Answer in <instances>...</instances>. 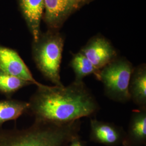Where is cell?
<instances>
[{"mask_svg": "<svg viewBox=\"0 0 146 146\" xmlns=\"http://www.w3.org/2000/svg\"><path fill=\"white\" fill-rule=\"evenodd\" d=\"M80 52L99 70L117 58L114 48L108 40L101 37L91 40Z\"/></svg>", "mask_w": 146, "mask_h": 146, "instance_id": "obj_6", "label": "cell"}, {"mask_svg": "<svg viewBox=\"0 0 146 146\" xmlns=\"http://www.w3.org/2000/svg\"><path fill=\"white\" fill-rule=\"evenodd\" d=\"M80 5L76 0H44L46 21L50 26L57 27Z\"/></svg>", "mask_w": 146, "mask_h": 146, "instance_id": "obj_9", "label": "cell"}, {"mask_svg": "<svg viewBox=\"0 0 146 146\" xmlns=\"http://www.w3.org/2000/svg\"><path fill=\"white\" fill-rule=\"evenodd\" d=\"M130 100L139 108L146 109V67L142 64L134 68L128 86Z\"/></svg>", "mask_w": 146, "mask_h": 146, "instance_id": "obj_10", "label": "cell"}, {"mask_svg": "<svg viewBox=\"0 0 146 146\" xmlns=\"http://www.w3.org/2000/svg\"><path fill=\"white\" fill-rule=\"evenodd\" d=\"M0 71L7 74L25 80L35 84L43 86L33 77L32 73L15 50L0 46Z\"/></svg>", "mask_w": 146, "mask_h": 146, "instance_id": "obj_5", "label": "cell"}, {"mask_svg": "<svg viewBox=\"0 0 146 146\" xmlns=\"http://www.w3.org/2000/svg\"><path fill=\"white\" fill-rule=\"evenodd\" d=\"M146 141V109L133 111L127 133L123 142L124 146H141Z\"/></svg>", "mask_w": 146, "mask_h": 146, "instance_id": "obj_8", "label": "cell"}, {"mask_svg": "<svg viewBox=\"0 0 146 146\" xmlns=\"http://www.w3.org/2000/svg\"><path fill=\"white\" fill-rule=\"evenodd\" d=\"M31 84L29 81L0 71V93L6 96H11L20 89Z\"/></svg>", "mask_w": 146, "mask_h": 146, "instance_id": "obj_14", "label": "cell"}, {"mask_svg": "<svg viewBox=\"0 0 146 146\" xmlns=\"http://www.w3.org/2000/svg\"><path fill=\"white\" fill-rule=\"evenodd\" d=\"M68 146H86V145L84 142L81 140L79 135H78L70 141Z\"/></svg>", "mask_w": 146, "mask_h": 146, "instance_id": "obj_15", "label": "cell"}, {"mask_svg": "<svg viewBox=\"0 0 146 146\" xmlns=\"http://www.w3.org/2000/svg\"><path fill=\"white\" fill-rule=\"evenodd\" d=\"M28 107V102L10 99L0 101V125L7 121L16 120L27 113Z\"/></svg>", "mask_w": 146, "mask_h": 146, "instance_id": "obj_12", "label": "cell"}, {"mask_svg": "<svg viewBox=\"0 0 146 146\" xmlns=\"http://www.w3.org/2000/svg\"><path fill=\"white\" fill-rule=\"evenodd\" d=\"M80 120L58 124L35 120L23 129H0V146H68L78 135Z\"/></svg>", "mask_w": 146, "mask_h": 146, "instance_id": "obj_2", "label": "cell"}, {"mask_svg": "<svg viewBox=\"0 0 146 146\" xmlns=\"http://www.w3.org/2000/svg\"><path fill=\"white\" fill-rule=\"evenodd\" d=\"M76 1H77L80 4H82V3H84V2L87 1V0H76Z\"/></svg>", "mask_w": 146, "mask_h": 146, "instance_id": "obj_16", "label": "cell"}, {"mask_svg": "<svg viewBox=\"0 0 146 146\" xmlns=\"http://www.w3.org/2000/svg\"><path fill=\"white\" fill-rule=\"evenodd\" d=\"M133 69L127 60L116 58L100 69L96 79L103 84L105 96L116 102L129 101L128 86Z\"/></svg>", "mask_w": 146, "mask_h": 146, "instance_id": "obj_4", "label": "cell"}, {"mask_svg": "<svg viewBox=\"0 0 146 146\" xmlns=\"http://www.w3.org/2000/svg\"><path fill=\"white\" fill-rule=\"evenodd\" d=\"M70 66L75 74L74 80L76 81H84V78L90 75H94L96 78L99 73L100 70L95 68L93 64L81 52L73 55Z\"/></svg>", "mask_w": 146, "mask_h": 146, "instance_id": "obj_13", "label": "cell"}, {"mask_svg": "<svg viewBox=\"0 0 146 146\" xmlns=\"http://www.w3.org/2000/svg\"><path fill=\"white\" fill-rule=\"evenodd\" d=\"M23 14L36 42L40 36V27L44 9V0H20Z\"/></svg>", "mask_w": 146, "mask_h": 146, "instance_id": "obj_11", "label": "cell"}, {"mask_svg": "<svg viewBox=\"0 0 146 146\" xmlns=\"http://www.w3.org/2000/svg\"><path fill=\"white\" fill-rule=\"evenodd\" d=\"M27 113L35 120L58 124L95 116L100 106L84 81H74L67 86L37 87L28 102Z\"/></svg>", "mask_w": 146, "mask_h": 146, "instance_id": "obj_1", "label": "cell"}, {"mask_svg": "<svg viewBox=\"0 0 146 146\" xmlns=\"http://www.w3.org/2000/svg\"><path fill=\"white\" fill-rule=\"evenodd\" d=\"M64 41L58 34H47L34 42L33 55L37 68L44 78L54 86L63 87L60 65Z\"/></svg>", "mask_w": 146, "mask_h": 146, "instance_id": "obj_3", "label": "cell"}, {"mask_svg": "<svg viewBox=\"0 0 146 146\" xmlns=\"http://www.w3.org/2000/svg\"><path fill=\"white\" fill-rule=\"evenodd\" d=\"M90 139L92 141L108 146H118L125 140L123 128L114 123L91 119Z\"/></svg>", "mask_w": 146, "mask_h": 146, "instance_id": "obj_7", "label": "cell"}]
</instances>
